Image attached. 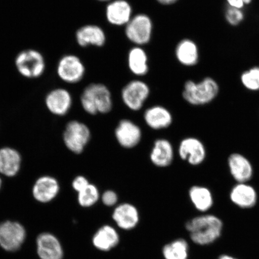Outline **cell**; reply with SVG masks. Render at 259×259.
Wrapping results in <instances>:
<instances>
[{
  "mask_svg": "<svg viewBox=\"0 0 259 259\" xmlns=\"http://www.w3.org/2000/svg\"><path fill=\"white\" fill-rule=\"evenodd\" d=\"M152 31L153 22L145 14H138L132 17L125 27L126 36L137 45L148 44L151 39Z\"/></svg>",
  "mask_w": 259,
  "mask_h": 259,
  "instance_id": "cell-7",
  "label": "cell"
},
{
  "mask_svg": "<svg viewBox=\"0 0 259 259\" xmlns=\"http://www.w3.org/2000/svg\"><path fill=\"white\" fill-rule=\"evenodd\" d=\"M46 104L52 113L58 115H64L66 114L72 106V96L67 90L57 89L48 94Z\"/></svg>",
  "mask_w": 259,
  "mask_h": 259,
  "instance_id": "cell-20",
  "label": "cell"
},
{
  "mask_svg": "<svg viewBox=\"0 0 259 259\" xmlns=\"http://www.w3.org/2000/svg\"><path fill=\"white\" fill-rule=\"evenodd\" d=\"M241 80L246 88L251 91L259 90V67H254L241 76Z\"/></svg>",
  "mask_w": 259,
  "mask_h": 259,
  "instance_id": "cell-29",
  "label": "cell"
},
{
  "mask_svg": "<svg viewBox=\"0 0 259 259\" xmlns=\"http://www.w3.org/2000/svg\"><path fill=\"white\" fill-rule=\"evenodd\" d=\"M80 102L85 111L92 115L108 113L113 106L111 93L102 83H92L87 86L81 95Z\"/></svg>",
  "mask_w": 259,
  "mask_h": 259,
  "instance_id": "cell-2",
  "label": "cell"
},
{
  "mask_svg": "<svg viewBox=\"0 0 259 259\" xmlns=\"http://www.w3.org/2000/svg\"><path fill=\"white\" fill-rule=\"evenodd\" d=\"M26 236L25 229L20 223L6 221L0 224V247L6 251L19 250Z\"/></svg>",
  "mask_w": 259,
  "mask_h": 259,
  "instance_id": "cell-6",
  "label": "cell"
},
{
  "mask_svg": "<svg viewBox=\"0 0 259 259\" xmlns=\"http://www.w3.org/2000/svg\"><path fill=\"white\" fill-rule=\"evenodd\" d=\"M223 228L221 219L212 214L195 217L186 224L191 239L200 245H209L218 240L222 235Z\"/></svg>",
  "mask_w": 259,
  "mask_h": 259,
  "instance_id": "cell-1",
  "label": "cell"
},
{
  "mask_svg": "<svg viewBox=\"0 0 259 259\" xmlns=\"http://www.w3.org/2000/svg\"><path fill=\"white\" fill-rule=\"evenodd\" d=\"M21 157L17 151L9 148L0 150V172L8 177H14L19 170Z\"/></svg>",
  "mask_w": 259,
  "mask_h": 259,
  "instance_id": "cell-24",
  "label": "cell"
},
{
  "mask_svg": "<svg viewBox=\"0 0 259 259\" xmlns=\"http://www.w3.org/2000/svg\"><path fill=\"white\" fill-rule=\"evenodd\" d=\"M90 139L88 126L77 121L68 123L64 133V141L69 150L77 154L82 153Z\"/></svg>",
  "mask_w": 259,
  "mask_h": 259,
  "instance_id": "cell-5",
  "label": "cell"
},
{
  "mask_svg": "<svg viewBox=\"0 0 259 259\" xmlns=\"http://www.w3.org/2000/svg\"><path fill=\"white\" fill-rule=\"evenodd\" d=\"M189 247L184 239H177L165 245L162 250L164 259H188Z\"/></svg>",
  "mask_w": 259,
  "mask_h": 259,
  "instance_id": "cell-27",
  "label": "cell"
},
{
  "mask_svg": "<svg viewBox=\"0 0 259 259\" xmlns=\"http://www.w3.org/2000/svg\"><path fill=\"white\" fill-rule=\"evenodd\" d=\"M176 56L180 62L186 66H192L198 60V50L196 45L192 40H183L176 48Z\"/></svg>",
  "mask_w": 259,
  "mask_h": 259,
  "instance_id": "cell-25",
  "label": "cell"
},
{
  "mask_svg": "<svg viewBox=\"0 0 259 259\" xmlns=\"http://www.w3.org/2000/svg\"><path fill=\"white\" fill-rule=\"evenodd\" d=\"M120 241L117 231L110 225H103L97 230L92 238L94 247L102 251H109L116 247Z\"/></svg>",
  "mask_w": 259,
  "mask_h": 259,
  "instance_id": "cell-18",
  "label": "cell"
},
{
  "mask_svg": "<svg viewBox=\"0 0 259 259\" xmlns=\"http://www.w3.org/2000/svg\"><path fill=\"white\" fill-rule=\"evenodd\" d=\"M1 185H2V180H1V179H0V187H1Z\"/></svg>",
  "mask_w": 259,
  "mask_h": 259,
  "instance_id": "cell-37",
  "label": "cell"
},
{
  "mask_svg": "<svg viewBox=\"0 0 259 259\" xmlns=\"http://www.w3.org/2000/svg\"><path fill=\"white\" fill-rule=\"evenodd\" d=\"M218 259H237L235 258L234 257L231 256V255H221Z\"/></svg>",
  "mask_w": 259,
  "mask_h": 259,
  "instance_id": "cell-35",
  "label": "cell"
},
{
  "mask_svg": "<svg viewBox=\"0 0 259 259\" xmlns=\"http://www.w3.org/2000/svg\"><path fill=\"white\" fill-rule=\"evenodd\" d=\"M128 64L130 70L136 75L144 76L148 73V57L143 49L135 47L130 51Z\"/></svg>",
  "mask_w": 259,
  "mask_h": 259,
  "instance_id": "cell-26",
  "label": "cell"
},
{
  "mask_svg": "<svg viewBox=\"0 0 259 259\" xmlns=\"http://www.w3.org/2000/svg\"><path fill=\"white\" fill-rule=\"evenodd\" d=\"M98 1H100V2H108V1H109V0H98Z\"/></svg>",
  "mask_w": 259,
  "mask_h": 259,
  "instance_id": "cell-36",
  "label": "cell"
},
{
  "mask_svg": "<svg viewBox=\"0 0 259 259\" xmlns=\"http://www.w3.org/2000/svg\"><path fill=\"white\" fill-rule=\"evenodd\" d=\"M132 9L125 0H114L106 8V18L110 24L126 25L132 19Z\"/></svg>",
  "mask_w": 259,
  "mask_h": 259,
  "instance_id": "cell-17",
  "label": "cell"
},
{
  "mask_svg": "<svg viewBox=\"0 0 259 259\" xmlns=\"http://www.w3.org/2000/svg\"><path fill=\"white\" fill-rule=\"evenodd\" d=\"M112 219L119 228L130 231L137 226L140 220L137 207L129 203L116 206L112 213Z\"/></svg>",
  "mask_w": 259,
  "mask_h": 259,
  "instance_id": "cell-15",
  "label": "cell"
},
{
  "mask_svg": "<svg viewBox=\"0 0 259 259\" xmlns=\"http://www.w3.org/2000/svg\"><path fill=\"white\" fill-rule=\"evenodd\" d=\"M15 66L22 76L30 79L41 76L46 67L44 56L34 50H27L19 53L16 57Z\"/></svg>",
  "mask_w": 259,
  "mask_h": 259,
  "instance_id": "cell-4",
  "label": "cell"
},
{
  "mask_svg": "<svg viewBox=\"0 0 259 259\" xmlns=\"http://www.w3.org/2000/svg\"><path fill=\"white\" fill-rule=\"evenodd\" d=\"M226 19L230 24L236 25L244 19V14L241 9L230 6L226 11Z\"/></svg>",
  "mask_w": 259,
  "mask_h": 259,
  "instance_id": "cell-30",
  "label": "cell"
},
{
  "mask_svg": "<svg viewBox=\"0 0 259 259\" xmlns=\"http://www.w3.org/2000/svg\"><path fill=\"white\" fill-rule=\"evenodd\" d=\"M230 199L236 206L242 209H250L257 202V193L255 188L248 183H237L232 188Z\"/></svg>",
  "mask_w": 259,
  "mask_h": 259,
  "instance_id": "cell-14",
  "label": "cell"
},
{
  "mask_svg": "<svg viewBox=\"0 0 259 259\" xmlns=\"http://www.w3.org/2000/svg\"><path fill=\"white\" fill-rule=\"evenodd\" d=\"M85 67L79 58L67 55L61 58L57 67L60 78L67 83L79 82L85 74Z\"/></svg>",
  "mask_w": 259,
  "mask_h": 259,
  "instance_id": "cell-10",
  "label": "cell"
},
{
  "mask_svg": "<svg viewBox=\"0 0 259 259\" xmlns=\"http://www.w3.org/2000/svg\"><path fill=\"white\" fill-rule=\"evenodd\" d=\"M219 91L218 84L208 77L199 83L187 81L184 85L183 96L189 104L202 106L211 102L218 96Z\"/></svg>",
  "mask_w": 259,
  "mask_h": 259,
  "instance_id": "cell-3",
  "label": "cell"
},
{
  "mask_svg": "<svg viewBox=\"0 0 259 259\" xmlns=\"http://www.w3.org/2000/svg\"><path fill=\"white\" fill-rule=\"evenodd\" d=\"M101 199L103 203L109 207L115 206L118 201L117 194L112 190L105 191L102 194Z\"/></svg>",
  "mask_w": 259,
  "mask_h": 259,
  "instance_id": "cell-31",
  "label": "cell"
},
{
  "mask_svg": "<svg viewBox=\"0 0 259 259\" xmlns=\"http://www.w3.org/2000/svg\"><path fill=\"white\" fill-rule=\"evenodd\" d=\"M36 247L40 259H63L62 245L59 239L50 233H42L37 236Z\"/></svg>",
  "mask_w": 259,
  "mask_h": 259,
  "instance_id": "cell-13",
  "label": "cell"
},
{
  "mask_svg": "<svg viewBox=\"0 0 259 259\" xmlns=\"http://www.w3.org/2000/svg\"><path fill=\"white\" fill-rule=\"evenodd\" d=\"M178 0H157V2L161 5H170L176 3Z\"/></svg>",
  "mask_w": 259,
  "mask_h": 259,
  "instance_id": "cell-34",
  "label": "cell"
},
{
  "mask_svg": "<svg viewBox=\"0 0 259 259\" xmlns=\"http://www.w3.org/2000/svg\"><path fill=\"white\" fill-rule=\"evenodd\" d=\"M178 154L183 160L193 166H199L206 158V149L203 142L194 137H188L181 141Z\"/></svg>",
  "mask_w": 259,
  "mask_h": 259,
  "instance_id": "cell-9",
  "label": "cell"
},
{
  "mask_svg": "<svg viewBox=\"0 0 259 259\" xmlns=\"http://www.w3.org/2000/svg\"><path fill=\"white\" fill-rule=\"evenodd\" d=\"M229 172L237 183H248L253 177V166L250 160L245 155L234 153L228 158Z\"/></svg>",
  "mask_w": 259,
  "mask_h": 259,
  "instance_id": "cell-11",
  "label": "cell"
},
{
  "mask_svg": "<svg viewBox=\"0 0 259 259\" xmlns=\"http://www.w3.org/2000/svg\"><path fill=\"white\" fill-rule=\"evenodd\" d=\"M90 184L87 178L83 176H78L73 180L72 187L74 190L79 193L88 186Z\"/></svg>",
  "mask_w": 259,
  "mask_h": 259,
  "instance_id": "cell-32",
  "label": "cell"
},
{
  "mask_svg": "<svg viewBox=\"0 0 259 259\" xmlns=\"http://www.w3.org/2000/svg\"><path fill=\"white\" fill-rule=\"evenodd\" d=\"M150 93V88L147 83L142 80H135L124 87L121 97L123 102L128 109L138 111L142 108Z\"/></svg>",
  "mask_w": 259,
  "mask_h": 259,
  "instance_id": "cell-8",
  "label": "cell"
},
{
  "mask_svg": "<svg viewBox=\"0 0 259 259\" xmlns=\"http://www.w3.org/2000/svg\"><path fill=\"white\" fill-rule=\"evenodd\" d=\"M252 0H227L230 6L241 9L244 5H248Z\"/></svg>",
  "mask_w": 259,
  "mask_h": 259,
  "instance_id": "cell-33",
  "label": "cell"
},
{
  "mask_svg": "<svg viewBox=\"0 0 259 259\" xmlns=\"http://www.w3.org/2000/svg\"><path fill=\"white\" fill-rule=\"evenodd\" d=\"M100 192L98 188L94 184H90L83 190L78 193V202L81 206L89 208L98 202Z\"/></svg>",
  "mask_w": 259,
  "mask_h": 259,
  "instance_id": "cell-28",
  "label": "cell"
},
{
  "mask_svg": "<svg viewBox=\"0 0 259 259\" xmlns=\"http://www.w3.org/2000/svg\"><path fill=\"white\" fill-rule=\"evenodd\" d=\"M76 37L77 44L82 47L89 45L100 47L106 41L104 31L95 25H87L80 28L76 32Z\"/></svg>",
  "mask_w": 259,
  "mask_h": 259,
  "instance_id": "cell-21",
  "label": "cell"
},
{
  "mask_svg": "<svg viewBox=\"0 0 259 259\" xmlns=\"http://www.w3.org/2000/svg\"><path fill=\"white\" fill-rule=\"evenodd\" d=\"M189 196L194 208L200 212L208 211L213 205L212 193L205 186H192L189 191Z\"/></svg>",
  "mask_w": 259,
  "mask_h": 259,
  "instance_id": "cell-23",
  "label": "cell"
},
{
  "mask_svg": "<svg viewBox=\"0 0 259 259\" xmlns=\"http://www.w3.org/2000/svg\"><path fill=\"white\" fill-rule=\"evenodd\" d=\"M116 141L122 147L131 149L137 146L142 139V131L137 124L130 119L119 122L115 131Z\"/></svg>",
  "mask_w": 259,
  "mask_h": 259,
  "instance_id": "cell-12",
  "label": "cell"
},
{
  "mask_svg": "<svg viewBox=\"0 0 259 259\" xmlns=\"http://www.w3.org/2000/svg\"><path fill=\"white\" fill-rule=\"evenodd\" d=\"M150 160L155 166L166 167L172 163L174 150L172 145L166 139H158L154 142L152 148Z\"/></svg>",
  "mask_w": 259,
  "mask_h": 259,
  "instance_id": "cell-16",
  "label": "cell"
},
{
  "mask_svg": "<svg viewBox=\"0 0 259 259\" xmlns=\"http://www.w3.org/2000/svg\"><path fill=\"white\" fill-rule=\"evenodd\" d=\"M58 191L59 186L56 179L50 177H44L39 178L35 183L33 195L38 201L46 203L55 198Z\"/></svg>",
  "mask_w": 259,
  "mask_h": 259,
  "instance_id": "cell-22",
  "label": "cell"
},
{
  "mask_svg": "<svg viewBox=\"0 0 259 259\" xmlns=\"http://www.w3.org/2000/svg\"><path fill=\"white\" fill-rule=\"evenodd\" d=\"M144 118L148 127L156 131L169 127L173 121L172 115L169 110L158 105L146 110Z\"/></svg>",
  "mask_w": 259,
  "mask_h": 259,
  "instance_id": "cell-19",
  "label": "cell"
}]
</instances>
